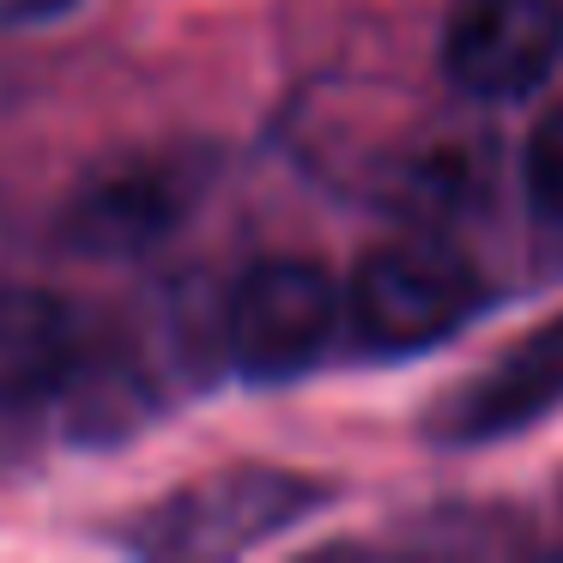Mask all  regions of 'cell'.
<instances>
[{
    "label": "cell",
    "mask_w": 563,
    "mask_h": 563,
    "mask_svg": "<svg viewBox=\"0 0 563 563\" xmlns=\"http://www.w3.org/2000/svg\"><path fill=\"white\" fill-rule=\"evenodd\" d=\"M563 406V316L539 321L515 345H503L473 382L437 406L442 442H497L515 430L539 424Z\"/></svg>",
    "instance_id": "obj_5"
},
{
    "label": "cell",
    "mask_w": 563,
    "mask_h": 563,
    "mask_svg": "<svg viewBox=\"0 0 563 563\" xmlns=\"http://www.w3.org/2000/svg\"><path fill=\"white\" fill-rule=\"evenodd\" d=\"M79 0H0V25H49V19L74 13Z\"/></svg>",
    "instance_id": "obj_9"
},
{
    "label": "cell",
    "mask_w": 563,
    "mask_h": 563,
    "mask_svg": "<svg viewBox=\"0 0 563 563\" xmlns=\"http://www.w3.org/2000/svg\"><path fill=\"white\" fill-rule=\"evenodd\" d=\"M212 183L200 146H122L79 176L62 207V243L91 261H128L183 231Z\"/></svg>",
    "instance_id": "obj_1"
},
{
    "label": "cell",
    "mask_w": 563,
    "mask_h": 563,
    "mask_svg": "<svg viewBox=\"0 0 563 563\" xmlns=\"http://www.w3.org/2000/svg\"><path fill=\"white\" fill-rule=\"evenodd\" d=\"M478 303H485V285H478L473 261H461L449 243H430V236L369 249L345 291V316H352L357 340L388 357L442 345L473 321Z\"/></svg>",
    "instance_id": "obj_2"
},
{
    "label": "cell",
    "mask_w": 563,
    "mask_h": 563,
    "mask_svg": "<svg viewBox=\"0 0 563 563\" xmlns=\"http://www.w3.org/2000/svg\"><path fill=\"white\" fill-rule=\"evenodd\" d=\"M340 316L345 303L316 261L273 255L236 279L224 333H231V357L243 364V376L285 382V376H303L328 352L333 333H340Z\"/></svg>",
    "instance_id": "obj_3"
},
{
    "label": "cell",
    "mask_w": 563,
    "mask_h": 563,
    "mask_svg": "<svg viewBox=\"0 0 563 563\" xmlns=\"http://www.w3.org/2000/svg\"><path fill=\"white\" fill-rule=\"evenodd\" d=\"M527 200L545 224H563V103L527 140Z\"/></svg>",
    "instance_id": "obj_8"
},
{
    "label": "cell",
    "mask_w": 563,
    "mask_h": 563,
    "mask_svg": "<svg viewBox=\"0 0 563 563\" xmlns=\"http://www.w3.org/2000/svg\"><path fill=\"white\" fill-rule=\"evenodd\" d=\"M316 503V485L291 473H224L207 485L183 490L176 503L152 509V551H176V558H200V551H249L255 539H267L273 527L297 521Z\"/></svg>",
    "instance_id": "obj_6"
},
{
    "label": "cell",
    "mask_w": 563,
    "mask_h": 563,
    "mask_svg": "<svg viewBox=\"0 0 563 563\" xmlns=\"http://www.w3.org/2000/svg\"><path fill=\"white\" fill-rule=\"evenodd\" d=\"M563 55V0H454L442 19V74L466 98H527Z\"/></svg>",
    "instance_id": "obj_4"
},
{
    "label": "cell",
    "mask_w": 563,
    "mask_h": 563,
    "mask_svg": "<svg viewBox=\"0 0 563 563\" xmlns=\"http://www.w3.org/2000/svg\"><path fill=\"white\" fill-rule=\"evenodd\" d=\"M74 309L37 285H0V406H37L74 376Z\"/></svg>",
    "instance_id": "obj_7"
}]
</instances>
